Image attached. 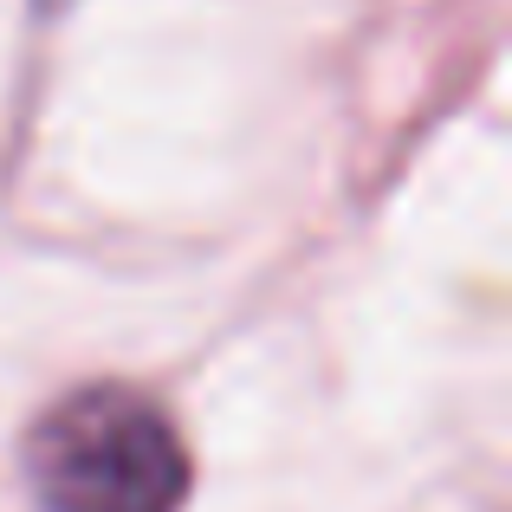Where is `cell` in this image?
<instances>
[{
	"label": "cell",
	"instance_id": "obj_1",
	"mask_svg": "<svg viewBox=\"0 0 512 512\" xmlns=\"http://www.w3.org/2000/svg\"><path fill=\"white\" fill-rule=\"evenodd\" d=\"M20 474L46 512H182L195 487L182 428L130 383L59 396L26 428Z\"/></svg>",
	"mask_w": 512,
	"mask_h": 512
},
{
	"label": "cell",
	"instance_id": "obj_2",
	"mask_svg": "<svg viewBox=\"0 0 512 512\" xmlns=\"http://www.w3.org/2000/svg\"><path fill=\"white\" fill-rule=\"evenodd\" d=\"M39 7H65V0H39Z\"/></svg>",
	"mask_w": 512,
	"mask_h": 512
}]
</instances>
